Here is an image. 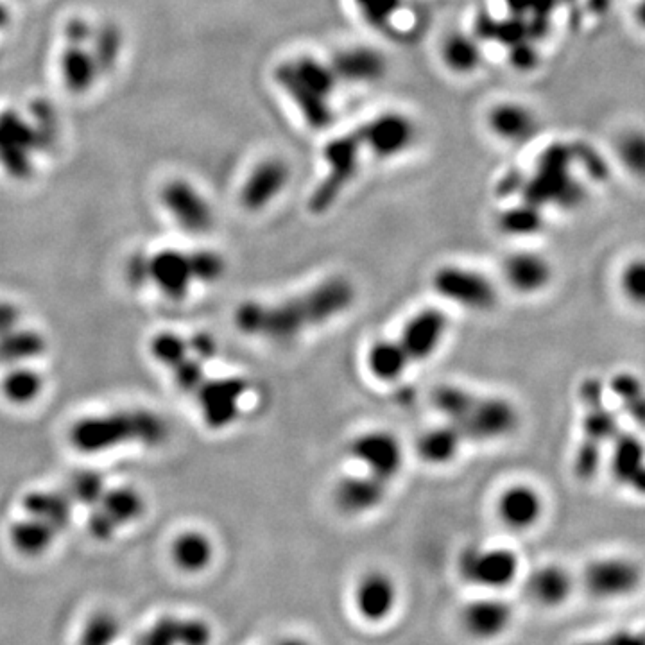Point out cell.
Wrapping results in <instances>:
<instances>
[{
	"label": "cell",
	"instance_id": "cell-31",
	"mask_svg": "<svg viewBox=\"0 0 645 645\" xmlns=\"http://www.w3.org/2000/svg\"><path fill=\"white\" fill-rule=\"evenodd\" d=\"M58 531L51 524L31 516L29 520L18 522L11 527V542L18 551L35 556L51 545Z\"/></svg>",
	"mask_w": 645,
	"mask_h": 645
},
{
	"label": "cell",
	"instance_id": "cell-16",
	"mask_svg": "<svg viewBox=\"0 0 645 645\" xmlns=\"http://www.w3.org/2000/svg\"><path fill=\"white\" fill-rule=\"evenodd\" d=\"M450 328V319L438 307H425L414 312L402 327L400 336L396 337L404 346L411 364L427 362L439 352L445 343Z\"/></svg>",
	"mask_w": 645,
	"mask_h": 645
},
{
	"label": "cell",
	"instance_id": "cell-43",
	"mask_svg": "<svg viewBox=\"0 0 645 645\" xmlns=\"http://www.w3.org/2000/svg\"><path fill=\"white\" fill-rule=\"evenodd\" d=\"M174 380L180 387L183 393L194 395L198 391L199 386L207 380V373H205V362L199 361L198 357H194L192 353L187 355L183 361L178 362L174 368Z\"/></svg>",
	"mask_w": 645,
	"mask_h": 645
},
{
	"label": "cell",
	"instance_id": "cell-20",
	"mask_svg": "<svg viewBox=\"0 0 645 645\" xmlns=\"http://www.w3.org/2000/svg\"><path fill=\"white\" fill-rule=\"evenodd\" d=\"M389 484L371 473L344 475L334 486V504L346 516L368 515L379 509L387 499Z\"/></svg>",
	"mask_w": 645,
	"mask_h": 645
},
{
	"label": "cell",
	"instance_id": "cell-45",
	"mask_svg": "<svg viewBox=\"0 0 645 645\" xmlns=\"http://www.w3.org/2000/svg\"><path fill=\"white\" fill-rule=\"evenodd\" d=\"M117 527L119 525L115 524L112 518L104 513L103 509L94 511L92 516H90V522H88V529H90V533L94 534L97 540H108V538H112L113 533L117 531Z\"/></svg>",
	"mask_w": 645,
	"mask_h": 645
},
{
	"label": "cell",
	"instance_id": "cell-9",
	"mask_svg": "<svg viewBox=\"0 0 645 645\" xmlns=\"http://www.w3.org/2000/svg\"><path fill=\"white\" fill-rule=\"evenodd\" d=\"M432 291L441 300L470 312H491L499 305V289L488 276L472 267L447 264L432 273Z\"/></svg>",
	"mask_w": 645,
	"mask_h": 645
},
{
	"label": "cell",
	"instance_id": "cell-27",
	"mask_svg": "<svg viewBox=\"0 0 645 645\" xmlns=\"http://www.w3.org/2000/svg\"><path fill=\"white\" fill-rule=\"evenodd\" d=\"M490 128L506 142H525L536 133V117L522 104L502 103L490 113Z\"/></svg>",
	"mask_w": 645,
	"mask_h": 645
},
{
	"label": "cell",
	"instance_id": "cell-24",
	"mask_svg": "<svg viewBox=\"0 0 645 645\" xmlns=\"http://www.w3.org/2000/svg\"><path fill=\"white\" fill-rule=\"evenodd\" d=\"M336 78L350 83H375L386 74L387 63L384 56L370 47H355L337 54L330 65Z\"/></svg>",
	"mask_w": 645,
	"mask_h": 645
},
{
	"label": "cell",
	"instance_id": "cell-25",
	"mask_svg": "<svg viewBox=\"0 0 645 645\" xmlns=\"http://www.w3.org/2000/svg\"><path fill=\"white\" fill-rule=\"evenodd\" d=\"M463 443L465 438L461 432L445 422L420 434L416 441V454L425 465L445 466L459 456Z\"/></svg>",
	"mask_w": 645,
	"mask_h": 645
},
{
	"label": "cell",
	"instance_id": "cell-42",
	"mask_svg": "<svg viewBox=\"0 0 645 645\" xmlns=\"http://www.w3.org/2000/svg\"><path fill=\"white\" fill-rule=\"evenodd\" d=\"M104 481L99 473L79 472L70 481V495L86 506L99 504L104 495Z\"/></svg>",
	"mask_w": 645,
	"mask_h": 645
},
{
	"label": "cell",
	"instance_id": "cell-50",
	"mask_svg": "<svg viewBox=\"0 0 645 645\" xmlns=\"http://www.w3.org/2000/svg\"><path fill=\"white\" fill-rule=\"evenodd\" d=\"M9 20H11V13L8 6L0 0V31H4L9 26Z\"/></svg>",
	"mask_w": 645,
	"mask_h": 645
},
{
	"label": "cell",
	"instance_id": "cell-33",
	"mask_svg": "<svg viewBox=\"0 0 645 645\" xmlns=\"http://www.w3.org/2000/svg\"><path fill=\"white\" fill-rule=\"evenodd\" d=\"M617 160L637 180L645 181V129H626L617 138Z\"/></svg>",
	"mask_w": 645,
	"mask_h": 645
},
{
	"label": "cell",
	"instance_id": "cell-22",
	"mask_svg": "<svg viewBox=\"0 0 645 645\" xmlns=\"http://www.w3.org/2000/svg\"><path fill=\"white\" fill-rule=\"evenodd\" d=\"M149 280L171 300H183L194 284L189 253L162 250L149 257Z\"/></svg>",
	"mask_w": 645,
	"mask_h": 645
},
{
	"label": "cell",
	"instance_id": "cell-3",
	"mask_svg": "<svg viewBox=\"0 0 645 645\" xmlns=\"http://www.w3.org/2000/svg\"><path fill=\"white\" fill-rule=\"evenodd\" d=\"M430 404L445 422L461 432L465 441L473 443L509 438L520 425V413L509 398L481 395L457 384L434 387Z\"/></svg>",
	"mask_w": 645,
	"mask_h": 645
},
{
	"label": "cell",
	"instance_id": "cell-1",
	"mask_svg": "<svg viewBox=\"0 0 645 645\" xmlns=\"http://www.w3.org/2000/svg\"><path fill=\"white\" fill-rule=\"evenodd\" d=\"M357 289L350 278L332 275L303 293L282 300H246L233 314L244 336L289 343L312 328L325 327L352 309Z\"/></svg>",
	"mask_w": 645,
	"mask_h": 645
},
{
	"label": "cell",
	"instance_id": "cell-46",
	"mask_svg": "<svg viewBox=\"0 0 645 645\" xmlns=\"http://www.w3.org/2000/svg\"><path fill=\"white\" fill-rule=\"evenodd\" d=\"M129 284L144 285L149 280V257L144 253H137L129 258L128 267H126Z\"/></svg>",
	"mask_w": 645,
	"mask_h": 645
},
{
	"label": "cell",
	"instance_id": "cell-17",
	"mask_svg": "<svg viewBox=\"0 0 645 645\" xmlns=\"http://www.w3.org/2000/svg\"><path fill=\"white\" fill-rule=\"evenodd\" d=\"M291 181V169L282 158H266L251 169L242 183L241 205L248 212H262L284 194Z\"/></svg>",
	"mask_w": 645,
	"mask_h": 645
},
{
	"label": "cell",
	"instance_id": "cell-51",
	"mask_svg": "<svg viewBox=\"0 0 645 645\" xmlns=\"http://www.w3.org/2000/svg\"><path fill=\"white\" fill-rule=\"evenodd\" d=\"M635 18H637L638 26L645 31V0L638 2L637 8H635Z\"/></svg>",
	"mask_w": 645,
	"mask_h": 645
},
{
	"label": "cell",
	"instance_id": "cell-7",
	"mask_svg": "<svg viewBox=\"0 0 645 645\" xmlns=\"http://www.w3.org/2000/svg\"><path fill=\"white\" fill-rule=\"evenodd\" d=\"M402 604V588L384 568H370L353 581L350 610L361 626L379 629L395 619Z\"/></svg>",
	"mask_w": 645,
	"mask_h": 645
},
{
	"label": "cell",
	"instance_id": "cell-11",
	"mask_svg": "<svg viewBox=\"0 0 645 645\" xmlns=\"http://www.w3.org/2000/svg\"><path fill=\"white\" fill-rule=\"evenodd\" d=\"M348 456L380 481L391 484L404 468V447L396 434L384 429L364 430L348 441Z\"/></svg>",
	"mask_w": 645,
	"mask_h": 645
},
{
	"label": "cell",
	"instance_id": "cell-19",
	"mask_svg": "<svg viewBox=\"0 0 645 645\" xmlns=\"http://www.w3.org/2000/svg\"><path fill=\"white\" fill-rule=\"evenodd\" d=\"M576 590V579L568 568L558 563H545L525 577L524 592L529 602L540 610L563 608Z\"/></svg>",
	"mask_w": 645,
	"mask_h": 645
},
{
	"label": "cell",
	"instance_id": "cell-12",
	"mask_svg": "<svg viewBox=\"0 0 645 645\" xmlns=\"http://www.w3.org/2000/svg\"><path fill=\"white\" fill-rule=\"evenodd\" d=\"M642 568L624 556H606L586 565L581 585L586 594L602 601H615L635 594L642 585Z\"/></svg>",
	"mask_w": 645,
	"mask_h": 645
},
{
	"label": "cell",
	"instance_id": "cell-4",
	"mask_svg": "<svg viewBox=\"0 0 645 645\" xmlns=\"http://www.w3.org/2000/svg\"><path fill=\"white\" fill-rule=\"evenodd\" d=\"M167 438L169 425L164 418L144 409L83 418L70 430L72 445L86 454L106 452L124 443L156 447Z\"/></svg>",
	"mask_w": 645,
	"mask_h": 645
},
{
	"label": "cell",
	"instance_id": "cell-29",
	"mask_svg": "<svg viewBox=\"0 0 645 645\" xmlns=\"http://www.w3.org/2000/svg\"><path fill=\"white\" fill-rule=\"evenodd\" d=\"M88 47L94 54L104 78L117 69V63L121 60L122 51H124V35L119 26H115L112 22L95 24L94 35L90 38Z\"/></svg>",
	"mask_w": 645,
	"mask_h": 645
},
{
	"label": "cell",
	"instance_id": "cell-14",
	"mask_svg": "<svg viewBox=\"0 0 645 645\" xmlns=\"http://www.w3.org/2000/svg\"><path fill=\"white\" fill-rule=\"evenodd\" d=\"M362 149L379 160L405 155L416 142V126L404 113H382L362 126L357 133Z\"/></svg>",
	"mask_w": 645,
	"mask_h": 645
},
{
	"label": "cell",
	"instance_id": "cell-13",
	"mask_svg": "<svg viewBox=\"0 0 645 645\" xmlns=\"http://www.w3.org/2000/svg\"><path fill=\"white\" fill-rule=\"evenodd\" d=\"M248 391V380L241 377H221L205 380L194 396L208 427L223 430L237 422L241 414L242 398Z\"/></svg>",
	"mask_w": 645,
	"mask_h": 645
},
{
	"label": "cell",
	"instance_id": "cell-39",
	"mask_svg": "<svg viewBox=\"0 0 645 645\" xmlns=\"http://www.w3.org/2000/svg\"><path fill=\"white\" fill-rule=\"evenodd\" d=\"M540 224H542V217L531 203L529 207L506 210L499 217L500 232L509 233V235H531L538 232Z\"/></svg>",
	"mask_w": 645,
	"mask_h": 645
},
{
	"label": "cell",
	"instance_id": "cell-41",
	"mask_svg": "<svg viewBox=\"0 0 645 645\" xmlns=\"http://www.w3.org/2000/svg\"><path fill=\"white\" fill-rule=\"evenodd\" d=\"M151 352L155 355L156 361L162 362L164 366L172 370L178 362L183 361L187 355H190L189 341L178 336V334L164 332V334H158L153 339Z\"/></svg>",
	"mask_w": 645,
	"mask_h": 645
},
{
	"label": "cell",
	"instance_id": "cell-10",
	"mask_svg": "<svg viewBox=\"0 0 645 645\" xmlns=\"http://www.w3.org/2000/svg\"><path fill=\"white\" fill-rule=\"evenodd\" d=\"M361 140L357 135L334 138L325 149L327 178L319 183L318 189L310 196L309 207L312 214H325L334 207L346 187L355 180L361 164Z\"/></svg>",
	"mask_w": 645,
	"mask_h": 645
},
{
	"label": "cell",
	"instance_id": "cell-30",
	"mask_svg": "<svg viewBox=\"0 0 645 645\" xmlns=\"http://www.w3.org/2000/svg\"><path fill=\"white\" fill-rule=\"evenodd\" d=\"M24 509L29 516L40 518L43 522L51 524L58 533L63 527H67L70 522V504L69 497L61 493H52V491H35L29 493L24 499Z\"/></svg>",
	"mask_w": 645,
	"mask_h": 645
},
{
	"label": "cell",
	"instance_id": "cell-48",
	"mask_svg": "<svg viewBox=\"0 0 645 645\" xmlns=\"http://www.w3.org/2000/svg\"><path fill=\"white\" fill-rule=\"evenodd\" d=\"M18 325V310L11 303H0V336L15 330Z\"/></svg>",
	"mask_w": 645,
	"mask_h": 645
},
{
	"label": "cell",
	"instance_id": "cell-6",
	"mask_svg": "<svg viewBox=\"0 0 645 645\" xmlns=\"http://www.w3.org/2000/svg\"><path fill=\"white\" fill-rule=\"evenodd\" d=\"M522 572L518 552L504 545H470L457 558V576L477 592L504 594Z\"/></svg>",
	"mask_w": 645,
	"mask_h": 645
},
{
	"label": "cell",
	"instance_id": "cell-35",
	"mask_svg": "<svg viewBox=\"0 0 645 645\" xmlns=\"http://www.w3.org/2000/svg\"><path fill=\"white\" fill-rule=\"evenodd\" d=\"M99 506H101L99 509H103L115 524L122 525L140 516L144 509V502L137 491L131 488H117V490L104 491Z\"/></svg>",
	"mask_w": 645,
	"mask_h": 645
},
{
	"label": "cell",
	"instance_id": "cell-2",
	"mask_svg": "<svg viewBox=\"0 0 645 645\" xmlns=\"http://www.w3.org/2000/svg\"><path fill=\"white\" fill-rule=\"evenodd\" d=\"M58 137L60 119L47 99H35L26 112L0 110V169L11 180H29L38 158L51 153Z\"/></svg>",
	"mask_w": 645,
	"mask_h": 645
},
{
	"label": "cell",
	"instance_id": "cell-8",
	"mask_svg": "<svg viewBox=\"0 0 645 645\" xmlns=\"http://www.w3.org/2000/svg\"><path fill=\"white\" fill-rule=\"evenodd\" d=\"M456 624L472 644H499L515 628L516 608L502 594L479 592L459 606Z\"/></svg>",
	"mask_w": 645,
	"mask_h": 645
},
{
	"label": "cell",
	"instance_id": "cell-38",
	"mask_svg": "<svg viewBox=\"0 0 645 645\" xmlns=\"http://www.w3.org/2000/svg\"><path fill=\"white\" fill-rule=\"evenodd\" d=\"M619 287L628 303L645 309V258L629 260L619 275Z\"/></svg>",
	"mask_w": 645,
	"mask_h": 645
},
{
	"label": "cell",
	"instance_id": "cell-5",
	"mask_svg": "<svg viewBox=\"0 0 645 645\" xmlns=\"http://www.w3.org/2000/svg\"><path fill=\"white\" fill-rule=\"evenodd\" d=\"M276 81L293 99L294 106L309 126L325 128L332 121V97L337 78L330 65L310 56H300L278 67Z\"/></svg>",
	"mask_w": 645,
	"mask_h": 645
},
{
	"label": "cell",
	"instance_id": "cell-47",
	"mask_svg": "<svg viewBox=\"0 0 645 645\" xmlns=\"http://www.w3.org/2000/svg\"><path fill=\"white\" fill-rule=\"evenodd\" d=\"M189 350L194 357H198L199 361L207 362L215 357L217 353V344H215L212 336H208L205 332H199L189 339Z\"/></svg>",
	"mask_w": 645,
	"mask_h": 645
},
{
	"label": "cell",
	"instance_id": "cell-34",
	"mask_svg": "<svg viewBox=\"0 0 645 645\" xmlns=\"http://www.w3.org/2000/svg\"><path fill=\"white\" fill-rule=\"evenodd\" d=\"M443 61L457 74H470L481 63V49L472 38L454 35L443 43Z\"/></svg>",
	"mask_w": 645,
	"mask_h": 645
},
{
	"label": "cell",
	"instance_id": "cell-32",
	"mask_svg": "<svg viewBox=\"0 0 645 645\" xmlns=\"http://www.w3.org/2000/svg\"><path fill=\"white\" fill-rule=\"evenodd\" d=\"M45 350L43 337L35 330H11L0 336V362H22Z\"/></svg>",
	"mask_w": 645,
	"mask_h": 645
},
{
	"label": "cell",
	"instance_id": "cell-26",
	"mask_svg": "<svg viewBox=\"0 0 645 645\" xmlns=\"http://www.w3.org/2000/svg\"><path fill=\"white\" fill-rule=\"evenodd\" d=\"M366 366L373 379L382 384H395L404 379L411 361L398 339H379L366 352Z\"/></svg>",
	"mask_w": 645,
	"mask_h": 645
},
{
	"label": "cell",
	"instance_id": "cell-37",
	"mask_svg": "<svg viewBox=\"0 0 645 645\" xmlns=\"http://www.w3.org/2000/svg\"><path fill=\"white\" fill-rule=\"evenodd\" d=\"M42 384V377L36 371L20 368L11 371L4 379V395L8 396L13 404H29L40 395Z\"/></svg>",
	"mask_w": 645,
	"mask_h": 645
},
{
	"label": "cell",
	"instance_id": "cell-49",
	"mask_svg": "<svg viewBox=\"0 0 645 645\" xmlns=\"http://www.w3.org/2000/svg\"><path fill=\"white\" fill-rule=\"evenodd\" d=\"M271 645H316L309 637L301 633H287L284 637L276 638Z\"/></svg>",
	"mask_w": 645,
	"mask_h": 645
},
{
	"label": "cell",
	"instance_id": "cell-15",
	"mask_svg": "<svg viewBox=\"0 0 645 645\" xmlns=\"http://www.w3.org/2000/svg\"><path fill=\"white\" fill-rule=\"evenodd\" d=\"M160 198L165 210L185 232L205 235L214 228V208L190 181L181 178L167 181Z\"/></svg>",
	"mask_w": 645,
	"mask_h": 645
},
{
	"label": "cell",
	"instance_id": "cell-18",
	"mask_svg": "<svg viewBox=\"0 0 645 645\" xmlns=\"http://www.w3.org/2000/svg\"><path fill=\"white\" fill-rule=\"evenodd\" d=\"M495 511L504 527H508L513 533H527L542 522L545 500L534 486L518 482L500 491Z\"/></svg>",
	"mask_w": 645,
	"mask_h": 645
},
{
	"label": "cell",
	"instance_id": "cell-40",
	"mask_svg": "<svg viewBox=\"0 0 645 645\" xmlns=\"http://www.w3.org/2000/svg\"><path fill=\"white\" fill-rule=\"evenodd\" d=\"M190 267L194 282L212 284L223 278L226 273V262L224 258L215 251L199 250L189 253Z\"/></svg>",
	"mask_w": 645,
	"mask_h": 645
},
{
	"label": "cell",
	"instance_id": "cell-28",
	"mask_svg": "<svg viewBox=\"0 0 645 645\" xmlns=\"http://www.w3.org/2000/svg\"><path fill=\"white\" fill-rule=\"evenodd\" d=\"M215 547L207 534L201 531H187L176 538L172 545L174 563L189 574L205 572L214 561Z\"/></svg>",
	"mask_w": 645,
	"mask_h": 645
},
{
	"label": "cell",
	"instance_id": "cell-36",
	"mask_svg": "<svg viewBox=\"0 0 645 645\" xmlns=\"http://www.w3.org/2000/svg\"><path fill=\"white\" fill-rule=\"evenodd\" d=\"M357 13L375 31H391V26L402 9V0H353Z\"/></svg>",
	"mask_w": 645,
	"mask_h": 645
},
{
	"label": "cell",
	"instance_id": "cell-44",
	"mask_svg": "<svg viewBox=\"0 0 645 645\" xmlns=\"http://www.w3.org/2000/svg\"><path fill=\"white\" fill-rule=\"evenodd\" d=\"M508 4L515 17L529 20L527 24L531 29H547V20L552 15L556 0H508Z\"/></svg>",
	"mask_w": 645,
	"mask_h": 645
},
{
	"label": "cell",
	"instance_id": "cell-21",
	"mask_svg": "<svg viewBox=\"0 0 645 645\" xmlns=\"http://www.w3.org/2000/svg\"><path fill=\"white\" fill-rule=\"evenodd\" d=\"M502 278L513 293L534 296L551 285L554 269L547 257L536 251H515L502 262Z\"/></svg>",
	"mask_w": 645,
	"mask_h": 645
},
{
	"label": "cell",
	"instance_id": "cell-23",
	"mask_svg": "<svg viewBox=\"0 0 645 645\" xmlns=\"http://www.w3.org/2000/svg\"><path fill=\"white\" fill-rule=\"evenodd\" d=\"M90 42V40H88ZM85 43H65L60 58L61 79L72 94H88L103 79L94 54Z\"/></svg>",
	"mask_w": 645,
	"mask_h": 645
}]
</instances>
